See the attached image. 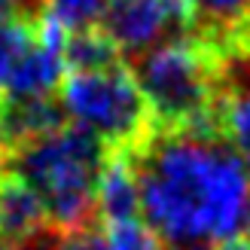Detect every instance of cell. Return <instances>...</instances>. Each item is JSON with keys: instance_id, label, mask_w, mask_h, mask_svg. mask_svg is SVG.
<instances>
[{"instance_id": "1", "label": "cell", "mask_w": 250, "mask_h": 250, "mask_svg": "<svg viewBox=\"0 0 250 250\" xmlns=\"http://www.w3.org/2000/svg\"><path fill=\"white\" fill-rule=\"evenodd\" d=\"M141 217L168 250L250 238V168L220 131L165 128L131 149Z\"/></svg>"}, {"instance_id": "2", "label": "cell", "mask_w": 250, "mask_h": 250, "mask_svg": "<svg viewBox=\"0 0 250 250\" xmlns=\"http://www.w3.org/2000/svg\"><path fill=\"white\" fill-rule=\"evenodd\" d=\"M110 149L83 125L64 122L61 128L31 141L3 159V171L16 174L40 195L46 223L67 232L95 223V183Z\"/></svg>"}, {"instance_id": "3", "label": "cell", "mask_w": 250, "mask_h": 250, "mask_svg": "<svg viewBox=\"0 0 250 250\" xmlns=\"http://www.w3.org/2000/svg\"><path fill=\"white\" fill-rule=\"evenodd\" d=\"M131 77L149 107L153 125L220 131L214 101V55L202 40H189L183 34L156 43L134 58Z\"/></svg>"}, {"instance_id": "4", "label": "cell", "mask_w": 250, "mask_h": 250, "mask_svg": "<svg viewBox=\"0 0 250 250\" xmlns=\"http://www.w3.org/2000/svg\"><path fill=\"white\" fill-rule=\"evenodd\" d=\"M58 104L73 125L92 131L110 153H131L153 131L149 107L122 61L107 70L64 77Z\"/></svg>"}, {"instance_id": "5", "label": "cell", "mask_w": 250, "mask_h": 250, "mask_svg": "<svg viewBox=\"0 0 250 250\" xmlns=\"http://www.w3.org/2000/svg\"><path fill=\"white\" fill-rule=\"evenodd\" d=\"M98 28L119 49V55L137 58L165 40L171 24L162 0H107Z\"/></svg>"}, {"instance_id": "6", "label": "cell", "mask_w": 250, "mask_h": 250, "mask_svg": "<svg viewBox=\"0 0 250 250\" xmlns=\"http://www.w3.org/2000/svg\"><path fill=\"white\" fill-rule=\"evenodd\" d=\"M67 122L58 98H12L0 95V153L3 159L31 141Z\"/></svg>"}, {"instance_id": "7", "label": "cell", "mask_w": 250, "mask_h": 250, "mask_svg": "<svg viewBox=\"0 0 250 250\" xmlns=\"http://www.w3.org/2000/svg\"><path fill=\"white\" fill-rule=\"evenodd\" d=\"M95 214L107 226L141 217V180L131 153H110L101 165L95 183Z\"/></svg>"}, {"instance_id": "8", "label": "cell", "mask_w": 250, "mask_h": 250, "mask_svg": "<svg viewBox=\"0 0 250 250\" xmlns=\"http://www.w3.org/2000/svg\"><path fill=\"white\" fill-rule=\"evenodd\" d=\"M46 226L40 195L16 174L0 171V244L16 247Z\"/></svg>"}, {"instance_id": "9", "label": "cell", "mask_w": 250, "mask_h": 250, "mask_svg": "<svg viewBox=\"0 0 250 250\" xmlns=\"http://www.w3.org/2000/svg\"><path fill=\"white\" fill-rule=\"evenodd\" d=\"M61 55H64V67L70 73H92L119 64V49L101 34L98 24L83 31H67Z\"/></svg>"}, {"instance_id": "10", "label": "cell", "mask_w": 250, "mask_h": 250, "mask_svg": "<svg viewBox=\"0 0 250 250\" xmlns=\"http://www.w3.org/2000/svg\"><path fill=\"white\" fill-rule=\"evenodd\" d=\"M217 116H220V134L226 141L235 156L250 168V85L226 95L217 104Z\"/></svg>"}, {"instance_id": "11", "label": "cell", "mask_w": 250, "mask_h": 250, "mask_svg": "<svg viewBox=\"0 0 250 250\" xmlns=\"http://www.w3.org/2000/svg\"><path fill=\"white\" fill-rule=\"evenodd\" d=\"M192 16L205 31L250 34V0H192Z\"/></svg>"}, {"instance_id": "12", "label": "cell", "mask_w": 250, "mask_h": 250, "mask_svg": "<svg viewBox=\"0 0 250 250\" xmlns=\"http://www.w3.org/2000/svg\"><path fill=\"white\" fill-rule=\"evenodd\" d=\"M107 0H43V16L55 19L64 31L95 28Z\"/></svg>"}, {"instance_id": "13", "label": "cell", "mask_w": 250, "mask_h": 250, "mask_svg": "<svg viewBox=\"0 0 250 250\" xmlns=\"http://www.w3.org/2000/svg\"><path fill=\"white\" fill-rule=\"evenodd\" d=\"M34 37H37L34 21H28V19L0 24V95L6 89V80H9L12 67H16V61L34 43Z\"/></svg>"}, {"instance_id": "14", "label": "cell", "mask_w": 250, "mask_h": 250, "mask_svg": "<svg viewBox=\"0 0 250 250\" xmlns=\"http://www.w3.org/2000/svg\"><path fill=\"white\" fill-rule=\"evenodd\" d=\"M104 250H168L144 220L113 223L104 232Z\"/></svg>"}, {"instance_id": "15", "label": "cell", "mask_w": 250, "mask_h": 250, "mask_svg": "<svg viewBox=\"0 0 250 250\" xmlns=\"http://www.w3.org/2000/svg\"><path fill=\"white\" fill-rule=\"evenodd\" d=\"M55 250H104V232L98 229L95 223H85V226L58 232Z\"/></svg>"}, {"instance_id": "16", "label": "cell", "mask_w": 250, "mask_h": 250, "mask_svg": "<svg viewBox=\"0 0 250 250\" xmlns=\"http://www.w3.org/2000/svg\"><path fill=\"white\" fill-rule=\"evenodd\" d=\"M19 19H28V16H24V9H21V0H0V24L19 21Z\"/></svg>"}, {"instance_id": "17", "label": "cell", "mask_w": 250, "mask_h": 250, "mask_svg": "<svg viewBox=\"0 0 250 250\" xmlns=\"http://www.w3.org/2000/svg\"><path fill=\"white\" fill-rule=\"evenodd\" d=\"M210 250H250V238H235V241H226V244H217Z\"/></svg>"}, {"instance_id": "18", "label": "cell", "mask_w": 250, "mask_h": 250, "mask_svg": "<svg viewBox=\"0 0 250 250\" xmlns=\"http://www.w3.org/2000/svg\"><path fill=\"white\" fill-rule=\"evenodd\" d=\"M0 171H3V153H0Z\"/></svg>"}, {"instance_id": "19", "label": "cell", "mask_w": 250, "mask_h": 250, "mask_svg": "<svg viewBox=\"0 0 250 250\" xmlns=\"http://www.w3.org/2000/svg\"><path fill=\"white\" fill-rule=\"evenodd\" d=\"M0 250H9V247H6V244H0Z\"/></svg>"}]
</instances>
